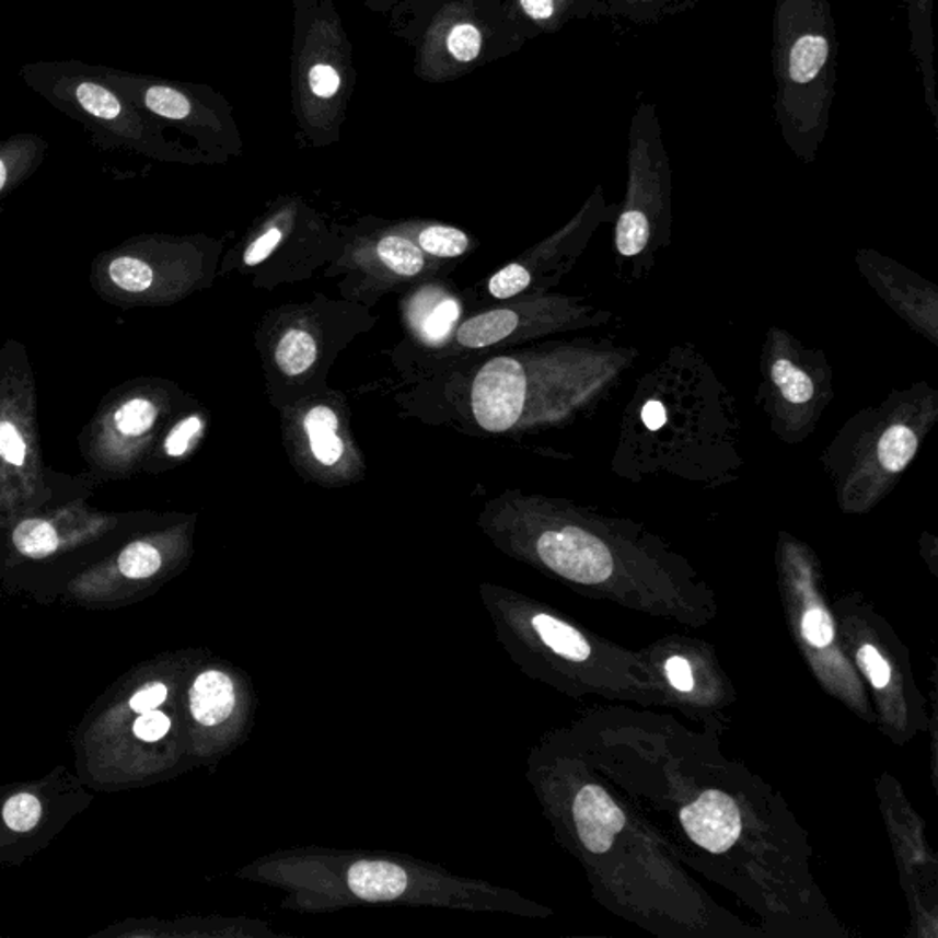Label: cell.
<instances>
[{
    "label": "cell",
    "instance_id": "cell-18",
    "mask_svg": "<svg viewBox=\"0 0 938 938\" xmlns=\"http://www.w3.org/2000/svg\"><path fill=\"white\" fill-rule=\"evenodd\" d=\"M421 252L439 259H455L470 250V236L459 228L444 224H431L421 228L415 236H410Z\"/></svg>",
    "mask_w": 938,
    "mask_h": 938
},
{
    "label": "cell",
    "instance_id": "cell-2",
    "mask_svg": "<svg viewBox=\"0 0 938 938\" xmlns=\"http://www.w3.org/2000/svg\"><path fill=\"white\" fill-rule=\"evenodd\" d=\"M28 91L78 124L105 149H149L152 121L103 78L102 67L81 59H39L19 68Z\"/></svg>",
    "mask_w": 938,
    "mask_h": 938
},
{
    "label": "cell",
    "instance_id": "cell-33",
    "mask_svg": "<svg viewBox=\"0 0 938 938\" xmlns=\"http://www.w3.org/2000/svg\"><path fill=\"white\" fill-rule=\"evenodd\" d=\"M165 697H167V687L158 684V682L157 684H149L136 693L130 700V708L135 709L136 714H147V711L157 709L165 700Z\"/></svg>",
    "mask_w": 938,
    "mask_h": 938
},
{
    "label": "cell",
    "instance_id": "cell-5",
    "mask_svg": "<svg viewBox=\"0 0 938 938\" xmlns=\"http://www.w3.org/2000/svg\"><path fill=\"white\" fill-rule=\"evenodd\" d=\"M537 554L546 567L574 583H603L614 570L613 554L607 545L576 526L543 532L537 541Z\"/></svg>",
    "mask_w": 938,
    "mask_h": 938
},
{
    "label": "cell",
    "instance_id": "cell-4",
    "mask_svg": "<svg viewBox=\"0 0 938 938\" xmlns=\"http://www.w3.org/2000/svg\"><path fill=\"white\" fill-rule=\"evenodd\" d=\"M572 304L563 299L489 310L456 326V344L464 349H488L523 337L537 336L572 323Z\"/></svg>",
    "mask_w": 938,
    "mask_h": 938
},
{
    "label": "cell",
    "instance_id": "cell-21",
    "mask_svg": "<svg viewBox=\"0 0 938 938\" xmlns=\"http://www.w3.org/2000/svg\"><path fill=\"white\" fill-rule=\"evenodd\" d=\"M108 276L125 292H146L152 285L151 266L135 257H119L108 266Z\"/></svg>",
    "mask_w": 938,
    "mask_h": 938
},
{
    "label": "cell",
    "instance_id": "cell-28",
    "mask_svg": "<svg viewBox=\"0 0 938 938\" xmlns=\"http://www.w3.org/2000/svg\"><path fill=\"white\" fill-rule=\"evenodd\" d=\"M858 662H860L861 669L866 671L867 676L871 679L872 686L878 687V690L888 686L889 680H891V668L885 662V658L878 652L877 647H861L858 651Z\"/></svg>",
    "mask_w": 938,
    "mask_h": 938
},
{
    "label": "cell",
    "instance_id": "cell-27",
    "mask_svg": "<svg viewBox=\"0 0 938 938\" xmlns=\"http://www.w3.org/2000/svg\"><path fill=\"white\" fill-rule=\"evenodd\" d=\"M803 636L810 641V646L818 647V649L831 646L832 638H834L831 616L823 609H810L803 618Z\"/></svg>",
    "mask_w": 938,
    "mask_h": 938
},
{
    "label": "cell",
    "instance_id": "cell-11",
    "mask_svg": "<svg viewBox=\"0 0 938 938\" xmlns=\"http://www.w3.org/2000/svg\"><path fill=\"white\" fill-rule=\"evenodd\" d=\"M349 889L367 902H387L398 899L407 889L404 869L389 861H358L350 867Z\"/></svg>",
    "mask_w": 938,
    "mask_h": 938
},
{
    "label": "cell",
    "instance_id": "cell-23",
    "mask_svg": "<svg viewBox=\"0 0 938 938\" xmlns=\"http://www.w3.org/2000/svg\"><path fill=\"white\" fill-rule=\"evenodd\" d=\"M532 285V271L521 263L500 268L488 281V292L497 301H508L518 298L519 293L526 292Z\"/></svg>",
    "mask_w": 938,
    "mask_h": 938
},
{
    "label": "cell",
    "instance_id": "cell-15",
    "mask_svg": "<svg viewBox=\"0 0 938 938\" xmlns=\"http://www.w3.org/2000/svg\"><path fill=\"white\" fill-rule=\"evenodd\" d=\"M377 257L385 270L398 277L420 276L426 268V253L410 236L385 235L378 241Z\"/></svg>",
    "mask_w": 938,
    "mask_h": 938
},
{
    "label": "cell",
    "instance_id": "cell-31",
    "mask_svg": "<svg viewBox=\"0 0 938 938\" xmlns=\"http://www.w3.org/2000/svg\"><path fill=\"white\" fill-rule=\"evenodd\" d=\"M169 728H171V720L167 719V715L157 709L141 714L140 719L135 722L136 737L146 742L160 741L167 733Z\"/></svg>",
    "mask_w": 938,
    "mask_h": 938
},
{
    "label": "cell",
    "instance_id": "cell-13",
    "mask_svg": "<svg viewBox=\"0 0 938 938\" xmlns=\"http://www.w3.org/2000/svg\"><path fill=\"white\" fill-rule=\"evenodd\" d=\"M274 358L285 374L301 377L309 372L317 360V341L309 328L293 326L288 328L277 341Z\"/></svg>",
    "mask_w": 938,
    "mask_h": 938
},
{
    "label": "cell",
    "instance_id": "cell-32",
    "mask_svg": "<svg viewBox=\"0 0 938 938\" xmlns=\"http://www.w3.org/2000/svg\"><path fill=\"white\" fill-rule=\"evenodd\" d=\"M310 89L315 96L332 97L339 91V73L328 65H315L310 70Z\"/></svg>",
    "mask_w": 938,
    "mask_h": 938
},
{
    "label": "cell",
    "instance_id": "cell-7",
    "mask_svg": "<svg viewBox=\"0 0 938 938\" xmlns=\"http://www.w3.org/2000/svg\"><path fill=\"white\" fill-rule=\"evenodd\" d=\"M574 821L579 839L590 853L603 855L625 826V815L602 787L587 785L574 799Z\"/></svg>",
    "mask_w": 938,
    "mask_h": 938
},
{
    "label": "cell",
    "instance_id": "cell-25",
    "mask_svg": "<svg viewBox=\"0 0 938 938\" xmlns=\"http://www.w3.org/2000/svg\"><path fill=\"white\" fill-rule=\"evenodd\" d=\"M202 418L200 416H187L181 424H176V428L169 433L165 440V453L169 456L186 455L187 450L192 448L193 440L197 439L202 431Z\"/></svg>",
    "mask_w": 938,
    "mask_h": 938
},
{
    "label": "cell",
    "instance_id": "cell-14",
    "mask_svg": "<svg viewBox=\"0 0 938 938\" xmlns=\"http://www.w3.org/2000/svg\"><path fill=\"white\" fill-rule=\"evenodd\" d=\"M918 450V435L907 424H893L885 429L877 445L878 466L889 475H899L910 466Z\"/></svg>",
    "mask_w": 938,
    "mask_h": 938
},
{
    "label": "cell",
    "instance_id": "cell-36",
    "mask_svg": "<svg viewBox=\"0 0 938 938\" xmlns=\"http://www.w3.org/2000/svg\"><path fill=\"white\" fill-rule=\"evenodd\" d=\"M641 421L646 424V428L649 429V431H652V433L662 428L663 424H665V409H663V405L660 399H649V402L644 405V409H641Z\"/></svg>",
    "mask_w": 938,
    "mask_h": 938
},
{
    "label": "cell",
    "instance_id": "cell-35",
    "mask_svg": "<svg viewBox=\"0 0 938 938\" xmlns=\"http://www.w3.org/2000/svg\"><path fill=\"white\" fill-rule=\"evenodd\" d=\"M521 8L534 21H548L556 15V0H519Z\"/></svg>",
    "mask_w": 938,
    "mask_h": 938
},
{
    "label": "cell",
    "instance_id": "cell-26",
    "mask_svg": "<svg viewBox=\"0 0 938 938\" xmlns=\"http://www.w3.org/2000/svg\"><path fill=\"white\" fill-rule=\"evenodd\" d=\"M480 32L472 24H461L450 34L448 48L459 61H472L480 51Z\"/></svg>",
    "mask_w": 938,
    "mask_h": 938
},
{
    "label": "cell",
    "instance_id": "cell-10",
    "mask_svg": "<svg viewBox=\"0 0 938 938\" xmlns=\"http://www.w3.org/2000/svg\"><path fill=\"white\" fill-rule=\"evenodd\" d=\"M301 431L312 461L325 470L344 464L347 444L339 435V418L331 405H312L303 415Z\"/></svg>",
    "mask_w": 938,
    "mask_h": 938
},
{
    "label": "cell",
    "instance_id": "cell-22",
    "mask_svg": "<svg viewBox=\"0 0 938 938\" xmlns=\"http://www.w3.org/2000/svg\"><path fill=\"white\" fill-rule=\"evenodd\" d=\"M157 420V407L149 399L135 398L119 407L114 416L116 428L125 437H140L152 428Z\"/></svg>",
    "mask_w": 938,
    "mask_h": 938
},
{
    "label": "cell",
    "instance_id": "cell-17",
    "mask_svg": "<svg viewBox=\"0 0 938 938\" xmlns=\"http://www.w3.org/2000/svg\"><path fill=\"white\" fill-rule=\"evenodd\" d=\"M771 377L772 382L781 394V398L788 405L807 407V405L812 404L815 396L814 380L810 378L809 372L803 371L794 361L787 360V358H777L772 363Z\"/></svg>",
    "mask_w": 938,
    "mask_h": 938
},
{
    "label": "cell",
    "instance_id": "cell-1",
    "mask_svg": "<svg viewBox=\"0 0 938 938\" xmlns=\"http://www.w3.org/2000/svg\"><path fill=\"white\" fill-rule=\"evenodd\" d=\"M836 24L829 0H777L774 18L776 119L799 157L825 138L836 92Z\"/></svg>",
    "mask_w": 938,
    "mask_h": 938
},
{
    "label": "cell",
    "instance_id": "cell-3",
    "mask_svg": "<svg viewBox=\"0 0 938 938\" xmlns=\"http://www.w3.org/2000/svg\"><path fill=\"white\" fill-rule=\"evenodd\" d=\"M669 189L671 175L657 107L641 103L630 121L629 187L616 222V247L624 257L646 252L655 224L668 213Z\"/></svg>",
    "mask_w": 938,
    "mask_h": 938
},
{
    "label": "cell",
    "instance_id": "cell-6",
    "mask_svg": "<svg viewBox=\"0 0 938 938\" xmlns=\"http://www.w3.org/2000/svg\"><path fill=\"white\" fill-rule=\"evenodd\" d=\"M680 823L698 847L720 855L741 836V814L733 799L717 790L704 792L680 812Z\"/></svg>",
    "mask_w": 938,
    "mask_h": 938
},
{
    "label": "cell",
    "instance_id": "cell-12",
    "mask_svg": "<svg viewBox=\"0 0 938 938\" xmlns=\"http://www.w3.org/2000/svg\"><path fill=\"white\" fill-rule=\"evenodd\" d=\"M192 714L204 726H215L230 717L235 706V690L230 676L219 671L198 674L192 687Z\"/></svg>",
    "mask_w": 938,
    "mask_h": 938
},
{
    "label": "cell",
    "instance_id": "cell-16",
    "mask_svg": "<svg viewBox=\"0 0 938 938\" xmlns=\"http://www.w3.org/2000/svg\"><path fill=\"white\" fill-rule=\"evenodd\" d=\"M532 624H534V629L537 630L541 640L545 641L546 646L551 647L552 651L557 652V655L576 660V662L589 658V641L584 640L578 630L565 622L552 618L548 614H537Z\"/></svg>",
    "mask_w": 938,
    "mask_h": 938
},
{
    "label": "cell",
    "instance_id": "cell-9",
    "mask_svg": "<svg viewBox=\"0 0 938 938\" xmlns=\"http://www.w3.org/2000/svg\"><path fill=\"white\" fill-rule=\"evenodd\" d=\"M910 24V50L918 61L924 102L938 127L937 76H935V40H933V0H904Z\"/></svg>",
    "mask_w": 938,
    "mask_h": 938
},
{
    "label": "cell",
    "instance_id": "cell-20",
    "mask_svg": "<svg viewBox=\"0 0 938 938\" xmlns=\"http://www.w3.org/2000/svg\"><path fill=\"white\" fill-rule=\"evenodd\" d=\"M119 572L132 579L149 578L162 567V556L149 543H132L118 559Z\"/></svg>",
    "mask_w": 938,
    "mask_h": 938
},
{
    "label": "cell",
    "instance_id": "cell-8",
    "mask_svg": "<svg viewBox=\"0 0 938 938\" xmlns=\"http://www.w3.org/2000/svg\"><path fill=\"white\" fill-rule=\"evenodd\" d=\"M462 317L461 301L444 288H424L407 306V321L426 345H442L456 331Z\"/></svg>",
    "mask_w": 938,
    "mask_h": 938
},
{
    "label": "cell",
    "instance_id": "cell-29",
    "mask_svg": "<svg viewBox=\"0 0 938 938\" xmlns=\"http://www.w3.org/2000/svg\"><path fill=\"white\" fill-rule=\"evenodd\" d=\"M0 455L13 466H23L26 461V444L12 421H0Z\"/></svg>",
    "mask_w": 938,
    "mask_h": 938
},
{
    "label": "cell",
    "instance_id": "cell-30",
    "mask_svg": "<svg viewBox=\"0 0 938 938\" xmlns=\"http://www.w3.org/2000/svg\"><path fill=\"white\" fill-rule=\"evenodd\" d=\"M282 231L279 228H270L265 233H260L255 241L246 247L244 252V265L257 266L265 263L271 253L276 252L277 246L281 244Z\"/></svg>",
    "mask_w": 938,
    "mask_h": 938
},
{
    "label": "cell",
    "instance_id": "cell-19",
    "mask_svg": "<svg viewBox=\"0 0 938 938\" xmlns=\"http://www.w3.org/2000/svg\"><path fill=\"white\" fill-rule=\"evenodd\" d=\"M13 543L24 556L40 559L50 556L59 546V537L50 523L40 519H30L19 524L13 532Z\"/></svg>",
    "mask_w": 938,
    "mask_h": 938
},
{
    "label": "cell",
    "instance_id": "cell-34",
    "mask_svg": "<svg viewBox=\"0 0 938 938\" xmlns=\"http://www.w3.org/2000/svg\"><path fill=\"white\" fill-rule=\"evenodd\" d=\"M665 674H668L669 682L679 692H692L693 674L687 660L682 657L669 658L668 663H665Z\"/></svg>",
    "mask_w": 938,
    "mask_h": 938
},
{
    "label": "cell",
    "instance_id": "cell-24",
    "mask_svg": "<svg viewBox=\"0 0 938 938\" xmlns=\"http://www.w3.org/2000/svg\"><path fill=\"white\" fill-rule=\"evenodd\" d=\"M7 825L15 832H28L40 820L39 799L32 794H18L8 799L2 810Z\"/></svg>",
    "mask_w": 938,
    "mask_h": 938
},
{
    "label": "cell",
    "instance_id": "cell-37",
    "mask_svg": "<svg viewBox=\"0 0 938 938\" xmlns=\"http://www.w3.org/2000/svg\"><path fill=\"white\" fill-rule=\"evenodd\" d=\"M622 2L630 8V13H640L647 19V15L655 13V8L660 7L662 0H622Z\"/></svg>",
    "mask_w": 938,
    "mask_h": 938
}]
</instances>
